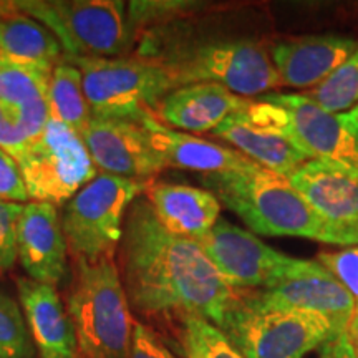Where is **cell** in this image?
<instances>
[{
  "label": "cell",
  "instance_id": "6da1fadb",
  "mask_svg": "<svg viewBox=\"0 0 358 358\" xmlns=\"http://www.w3.org/2000/svg\"><path fill=\"white\" fill-rule=\"evenodd\" d=\"M116 257L129 307L145 319L198 317L221 329L239 299L196 241L161 226L143 194L129 206Z\"/></svg>",
  "mask_w": 358,
  "mask_h": 358
},
{
  "label": "cell",
  "instance_id": "7a4b0ae2",
  "mask_svg": "<svg viewBox=\"0 0 358 358\" xmlns=\"http://www.w3.org/2000/svg\"><path fill=\"white\" fill-rule=\"evenodd\" d=\"M198 15L143 30L133 55L159 65L176 88L217 83L239 96L257 98L280 87L268 43L252 27L199 20Z\"/></svg>",
  "mask_w": 358,
  "mask_h": 358
},
{
  "label": "cell",
  "instance_id": "3957f363",
  "mask_svg": "<svg viewBox=\"0 0 358 358\" xmlns=\"http://www.w3.org/2000/svg\"><path fill=\"white\" fill-rule=\"evenodd\" d=\"M201 186L243 219L254 234L302 237L329 244L324 222L295 191L289 178L252 164L236 171L203 174Z\"/></svg>",
  "mask_w": 358,
  "mask_h": 358
},
{
  "label": "cell",
  "instance_id": "277c9868",
  "mask_svg": "<svg viewBox=\"0 0 358 358\" xmlns=\"http://www.w3.org/2000/svg\"><path fill=\"white\" fill-rule=\"evenodd\" d=\"M66 310L80 358H128L134 319L116 261H73Z\"/></svg>",
  "mask_w": 358,
  "mask_h": 358
},
{
  "label": "cell",
  "instance_id": "5b68a950",
  "mask_svg": "<svg viewBox=\"0 0 358 358\" xmlns=\"http://www.w3.org/2000/svg\"><path fill=\"white\" fill-rule=\"evenodd\" d=\"M22 13L37 20L60 42L66 57L116 58L134 52L136 35L128 8L118 0H12L0 13Z\"/></svg>",
  "mask_w": 358,
  "mask_h": 358
},
{
  "label": "cell",
  "instance_id": "8992f818",
  "mask_svg": "<svg viewBox=\"0 0 358 358\" xmlns=\"http://www.w3.org/2000/svg\"><path fill=\"white\" fill-rule=\"evenodd\" d=\"M248 113L287 136L307 159H330L358 169V105L330 113L306 93L271 92L252 98Z\"/></svg>",
  "mask_w": 358,
  "mask_h": 358
},
{
  "label": "cell",
  "instance_id": "52a82bcc",
  "mask_svg": "<svg viewBox=\"0 0 358 358\" xmlns=\"http://www.w3.org/2000/svg\"><path fill=\"white\" fill-rule=\"evenodd\" d=\"M82 73L83 92L95 118L141 123L155 116L174 83L159 65L134 55L116 58L64 57Z\"/></svg>",
  "mask_w": 358,
  "mask_h": 358
},
{
  "label": "cell",
  "instance_id": "ba28073f",
  "mask_svg": "<svg viewBox=\"0 0 358 358\" xmlns=\"http://www.w3.org/2000/svg\"><path fill=\"white\" fill-rule=\"evenodd\" d=\"M146 186L103 173L83 186L60 216L71 261H116L124 217Z\"/></svg>",
  "mask_w": 358,
  "mask_h": 358
},
{
  "label": "cell",
  "instance_id": "9c48e42d",
  "mask_svg": "<svg viewBox=\"0 0 358 358\" xmlns=\"http://www.w3.org/2000/svg\"><path fill=\"white\" fill-rule=\"evenodd\" d=\"M221 330L244 358H303L340 332L325 317L297 310H254L241 302Z\"/></svg>",
  "mask_w": 358,
  "mask_h": 358
},
{
  "label": "cell",
  "instance_id": "30bf717a",
  "mask_svg": "<svg viewBox=\"0 0 358 358\" xmlns=\"http://www.w3.org/2000/svg\"><path fill=\"white\" fill-rule=\"evenodd\" d=\"M15 161L29 199L55 208L65 206L98 176L82 134L53 118Z\"/></svg>",
  "mask_w": 358,
  "mask_h": 358
},
{
  "label": "cell",
  "instance_id": "8fae6325",
  "mask_svg": "<svg viewBox=\"0 0 358 358\" xmlns=\"http://www.w3.org/2000/svg\"><path fill=\"white\" fill-rule=\"evenodd\" d=\"M241 302L254 310H297L325 317L345 334L355 301L319 261L290 257L279 274L262 289L241 292Z\"/></svg>",
  "mask_w": 358,
  "mask_h": 358
},
{
  "label": "cell",
  "instance_id": "7c38bea8",
  "mask_svg": "<svg viewBox=\"0 0 358 358\" xmlns=\"http://www.w3.org/2000/svg\"><path fill=\"white\" fill-rule=\"evenodd\" d=\"M50 66L24 64L0 53V148L17 158L50 120Z\"/></svg>",
  "mask_w": 358,
  "mask_h": 358
},
{
  "label": "cell",
  "instance_id": "4fadbf2b",
  "mask_svg": "<svg viewBox=\"0 0 358 358\" xmlns=\"http://www.w3.org/2000/svg\"><path fill=\"white\" fill-rule=\"evenodd\" d=\"M290 185L324 222L329 244L358 245V169L330 159H307Z\"/></svg>",
  "mask_w": 358,
  "mask_h": 358
},
{
  "label": "cell",
  "instance_id": "5bb4252c",
  "mask_svg": "<svg viewBox=\"0 0 358 358\" xmlns=\"http://www.w3.org/2000/svg\"><path fill=\"white\" fill-rule=\"evenodd\" d=\"M219 275L237 292L262 289L290 261L248 229L226 219L198 241Z\"/></svg>",
  "mask_w": 358,
  "mask_h": 358
},
{
  "label": "cell",
  "instance_id": "9a60e30c",
  "mask_svg": "<svg viewBox=\"0 0 358 358\" xmlns=\"http://www.w3.org/2000/svg\"><path fill=\"white\" fill-rule=\"evenodd\" d=\"M82 138L98 173L151 182L166 169L143 123L93 116Z\"/></svg>",
  "mask_w": 358,
  "mask_h": 358
},
{
  "label": "cell",
  "instance_id": "2e32d148",
  "mask_svg": "<svg viewBox=\"0 0 358 358\" xmlns=\"http://www.w3.org/2000/svg\"><path fill=\"white\" fill-rule=\"evenodd\" d=\"M358 42L345 35H306L268 43V55L280 87L312 90L355 52Z\"/></svg>",
  "mask_w": 358,
  "mask_h": 358
},
{
  "label": "cell",
  "instance_id": "e0dca14e",
  "mask_svg": "<svg viewBox=\"0 0 358 358\" xmlns=\"http://www.w3.org/2000/svg\"><path fill=\"white\" fill-rule=\"evenodd\" d=\"M19 261L27 277L60 287L69 275V245L58 208L47 203L25 204L19 221Z\"/></svg>",
  "mask_w": 358,
  "mask_h": 358
},
{
  "label": "cell",
  "instance_id": "ac0fdd59",
  "mask_svg": "<svg viewBox=\"0 0 358 358\" xmlns=\"http://www.w3.org/2000/svg\"><path fill=\"white\" fill-rule=\"evenodd\" d=\"M252 98H244L217 83H192L174 88L159 101L155 118L168 128L199 134L213 133Z\"/></svg>",
  "mask_w": 358,
  "mask_h": 358
},
{
  "label": "cell",
  "instance_id": "d6986e66",
  "mask_svg": "<svg viewBox=\"0 0 358 358\" xmlns=\"http://www.w3.org/2000/svg\"><path fill=\"white\" fill-rule=\"evenodd\" d=\"M17 294L38 358H80L77 334L58 289L19 277Z\"/></svg>",
  "mask_w": 358,
  "mask_h": 358
},
{
  "label": "cell",
  "instance_id": "ffe728a7",
  "mask_svg": "<svg viewBox=\"0 0 358 358\" xmlns=\"http://www.w3.org/2000/svg\"><path fill=\"white\" fill-rule=\"evenodd\" d=\"M143 196L164 229L196 243L221 219V203L204 187L151 181Z\"/></svg>",
  "mask_w": 358,
  "mask_h": 358
},
{
  "label": "cell",
  "instance_id": "44dd1931",
  "mask_svg": "<svg viewBox=\"0 0 358 358\" xmlns=\"http://www.w3.org/2000/svg\"><path fill=\"white\" fill-rule=\"evenodd\" d=\"M141 123L150 134L151 145L164 161L166 168L196 171L203 176V174L245 169L256 164L234 148L168 128L155 116H146Z\"/></svg>",
  "mask_w": 358,
  "mask_h": 358
},
{
  "label": "cell",
  "instance_id": "7402d4cb",
  "mask_svg": "<svg viewBox=\"0 0 358 358\" xmlns=\"http://www.w3.org/2000/svg\"><path fill=\"white\" fill-rule=\"evenodd\" d=\"M248 106L229 116L213 134L257 166L289 178L306 163L307 156L287 136L252 118L248 113Z\"/></svg>",
  "mask_w": 358,
  "mask_h": 358
},
{
  "label": "cell",
  "instance_id": "603a6c76",
  "mask_svg": "<svg viewBox=\"0 0 358 358\" xmlns=\"http://www.w3.org/2000/svg\"><path fill=\"white\" fill-rule=\"evenodd\" d=\"M0 53L24 64L53 69L65 53L50 30L22 13H0Z\"/></svg>",
  "mask_w": 358,
  "mask_h": 358
},
{
  "label": "cell",
  "instance_id": "cb8c5ba5",
  "mask_svg": "<svg viewBox=\"0 0 358 358\" xmlns=\"http://www.w3.org/2000/svg\"><path fill=\"white\" fill-rule=\"evenodd\" d=\"M47 100L50 118L66 124L78 134L92 122L93 115L83 92L82 73L65 58L52 69Z\"/></svg>",
  "mask_w": 358,
  "mask_h": 358
},
{
  "label": "cell",
  "instance_id": "d4e9b609",
  "mask_svg": "<svg viewBox=\"0 0 358 358\" xmlns=\"http://www.w3.org/2000/svg\"><path fill=\"white\" fill-rule=\"evenodd\" d=\"M306 95L330 113H342L357 106L358 47L330 77H327L319 87L308 90Z\"/></svg>",
  "mask_w": 358,
  "mask_h": 358
},
{
  "label": "cell",
  "instance_id": "484cf974",
  "mask_svg": "<svg viewBox=\"0 0 358 358\" xmlns=\"http://www.w3.org/2000/svg\"><path fill=\"white\" fill-rule=\"evenodd\" d=\"M179 338L186 358H244L219 327L198 317L182 322Z\"/></svg>",
  "mask_w": 358,
  "mask_h": 358
},
{
  "label": "cell",
  "instance_id": "4316f807",
  "mask_svg": "<svg viewBox=\"0 0 358 358\" xmlns=\"http://www.w3.org/2000/svg\"><path fill=\"white\" fill-rule=\"evenodd\" d=\"M0 358H38L20 303L0 289Z\"/></svg>",
  "mask_w": 358,
  "mask_h": 358
},
{
  "label": "cell",
  "instance_id": "83f0119b",
  "mask_svg": "<svg viewBox=\"0 0 358 358\" xmlns=\"http://www.w3.org/2000/svg\"><path fill=\"white\" fill-rule=\"evenodd\" d=\"M208 3L187 2V0H136L127 3L128 20L134 35L143 30L158 27L168 22L198 15L206 10Z\"/></svg>",
  "mask_w": 358,
  "mask_h": 358
},
{
  "label": "cell",
  "instance_id": "f1b7e54d",
  "mask_svg": "<svg viewBox=\"0 0 358 358\" xmlns=\"http://www.w3.org/2000/svg\"><path fill=\"white\" fill-rule=\"evenodd\" d=\"M25 204L0 201V272L19 261V221Z\"/></svg>",
  "mask_w": 358,
  "mask_h": 358
},
{
  "label": "cell",
  "instance_id": "f546056e",
  "mask_svg": "<svg viewBox=\"0 0 358 358\" xmlns=\"http://www.w3.org/2000/svg\"><path fill=\"white\" fill-rule=\"evenodd\" d=\"M319 262L337 277L340 284L352 295L358 306V245L345 248L337 252L319 254Z\"/></svg>",
  "mask_w": 358,
  "mask_h": 358
},
{
  "label": "cell",
  "instance_id": "4dcf8cb0",
  "mask_svg": "<svg viewBox=\"0 0 358 358\" xmlns=\"http://www.w3.org/2000/svg\"><path fill=\"white\" fill-rule=\"evenodd\" d=\"M128 358H178L151 327L134 320Z\"/></svg>",
  "mask_w": 358,
  "mask_h": 358
},
{
  "label": "cell",
  "instance_id": "1f68e13d",
  "mask_svg": "<svg viewBox=\"0 0 358 358\" xmlns=\"http://www.w3.org/2000/svg\"><path fill=\"white\" fill-rule=\"evenodd\" d=\"M0 201L20 204L30 203L19 164L2 148H0Z\"/></svg>",
  "mask_w": 358,
  "mask_h": 358
},
{
  "label": "cell",
  "instance_id": "d6a6232c",
  "mask_svg": "<svg viewBox=\"0 0 358 358\" xmlns=\"http://www.w3.org/2000/svg\"><path fill=\"white\" fill-rule=\"evenodd\" d=\"M319 358H358V347L347 332L340 334L320 348Z\"/></svg>",
  "mask_w": 358,
  "mask_h": 358
},
{
  "label": "cell",
  "instance_id": "836d02e7",
  "mask_svg": "<svg viewBox=\"0 0 358 358\" xmlns=\"http://www.w3.org/2000/svg\"><path fill=\"white\" fill-rule=\"evenodd\" d=\"M347 334L350 335V338L355 342V345L358 347V306H355V312H353V317L350 320V325H348Z\"/></svg>",
  "mask_w": 358,
  "mask_h": 358
}]
</instances>
